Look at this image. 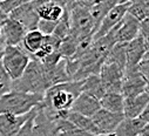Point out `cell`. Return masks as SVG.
I'll return each mask as SVG.
<instances>
[{
    "instance_id": "obj_24",
    "label": "cell",
    "mask_w": 149,
    "mask_h": 136,
    "mask_svg": "<svg viewBox=\"0 0 149 136\" xmlns=\"http://www.w3.org/2000/svg\"><path fill=\"white\" fill-rule=\"evenodd\" d=\"M115 5H116L115 0H95L94 1L92 7L89 8V12H91V15H92L95 25H96V29H97L101 20L103 19V17Z\"/></svg>"
},
{
    "instance_id": "obj_13",
    "label": "cell",
    "mask_w": 149,
    "mask_h": 136,
    "mask_svg": "<svg viewBox=\"0 0 149 136\" xmlns=\"http://www.w3.org/2000/svg\"><path fill=\"white\" fill-rule=\"evenodd\" d=\"M1 35L6 46H20L26 34V29L15 20L6 17V19L0 24Z\"/></svg>"
},
{
    "instance_id": "obj_16",
    "label": "cell",
    "mask_w": 149,
    "mask_h": 136,
    "mask_svg": "<svg viewBox=\"0 0 149 136\" xmlns=\"http://www.w3.org/2000/svg\"><path fill=\"white\" fill-rule=\"evenodd\" d=\"M149 103V94L143 93L137 96L123 99V112L122 115L125 119H136L141 113L148 107Z\"/></svg>"
},
{
    "instance_id": "obj_8",
    "label": "cell",
    "mask_w": 149,
    "mask_h": 136,
    "mask_svg": "<svg viewBox=\"0 0 149 136\" xmlns=\"http://www.w3.org/2000/svg\"><path fill=\"white\" fill-rule=\"evenodd\" d=\"M33 136H56L59 134L58 120L49 116L41 106L36 107L33 126H32Z\"/></svg>"
},
{
    "instance_id": "obj_2",
    "label": "cell",
    "mask_w": 149,
    "mask_h": 136,
    "mask_svg": "<svg viewBox=\"0 0 149 136\" xmlns=\"http://www.w3.org/2000/svg\"><path fill=\"white\" fill-rule=\"evenodd\" d=\"M48 89L45 68L42 63L38 60L31 58L29 63L27 65L22 75L12 82V90L44 95Z\"/></svg>"
},
{
    "instance_id": "obj_17",
    "label": "cell",
    "mask_w": 149,
    "mask_h": 136,
    "mask_svg": "<svg viewBox=\"0 0 149 136\" xmlns=\"http://www.w3.org/2000/svg\"><path fill=\"white\" fill-rule=\"evenodd\" d=\"M147 128H149V122L143 121L140 117L136 119H125L114 130V136H139Z\"/></svg>"
},
{
    "instance_id": "obj_10",
    "label": "cell",
    "mask_w": 149,
    "mask_h": 136,
    "mask_svg": "<svg viewBox=\"0 0 149 136\" xmlns=\"http://www.w3.org/2000/svg\"><path fill=\"white\" fill-rule=\"evenodd\" d=\"M127 7H128V3L121 4V5H115L113 8H111L101 20L96 32L93 35V41L104 37L108 32H110L123 19V17L127 14Z\"/></svg>"
},
{
    "instance_id": "obj_6",
    "label": "cell",
    "mask_w": 149,
    "mask_h": 136,
    "mask_svg": "<svg viewBox=\"0 0 149 136\" xmlns=\"http://www.w3.org/2000/svg\"><path fill=\"white\" fill-rule=\"evenodd\" d=\"M100 80L104 88L106 93H120L121 94V86L122 80L125 76V69L119 67L115 63H110L103 61L100 73Z\"/></svg>"
},
{
    "instance_id": "obj_32",
    "label": "cell",
    "mask_w": 149,
    "mask_h": 136,
    "mask_svg": "<svg viewBox=\"0 0 149 136\" xmlns=\"http://www.w3.org/2000/svg\"><path fill=\"white\" fill-rule=\"evenodd\" d=\"M129 1V0H115L116 5H121V4H127Z\"/></svg>"
},
{
    "instance_id": "obj_33",
    "label": "cell",
    "mask_w": 149,
    "mask_h": 136,
    "mask_svg": "<svg viewBox=\"0 0 149 136\" xmlns=\"http://www.w3.org/2000/svg\"><path fill=\"white\" fill-rule=\"evenodd\" d=\"M93 136H114L113 134H97V135H93Z\"/></svg>"
},
{
    "instance_id": "obj_37",
    "label": "cell",
    "mask_w": 149,
    "mask_h": 136,
    "mask_svg": "<svg viewBox=\"0 0 149 136\" xmlns=\"http://www.w3.org/2000/svg\"><path fill=\"white\" fill-rule=\"evenodd\" d=\"M0 1H3V0H0Z\"/></svg>"
},
{
    "instance_id": "obj_11",
    "label": "cell",
    "mask_w": 149,
    "mask_h": 136,
    "mask_svg": "<svg viewBox=\"0 0 149 136\" xmlns=\"http://www.w3.org/2000/svg\"><path fill=\"white\" fill-rule=\"evenodd\" d=\"M126 51V71L134 69L142 58L148 54V40L143 39L141 35L134 38L132 41L125 44Z\"/></svg>"
},
{
    "instance_id": "obj_22",
    "label": "cell",
    "mask_w": 149,
    "mask_h": 136,
    "mask_svg": "<svg viewBox=\"0 0 149 136\" xmlns=\"http://www.w3.org/2000/svg\"><path fill=\"white\" fill-rule=\"evenodd\" d=\"M81 93L91 95L100 101V99L104 95V88L100 80L99 75H91L86 79L81 80Z\"/></svg>"
},
{
    "instance_id": "obj_12",
    "label": "cell",
    "mask_w": 149,
    "mask_h": 136,
    "mask_svg": "<svg viewBox=\"0 0 149 136\" xmlns=\"http://www.w3.org/2000/svg\"><path fill=\"white\" fill-rule=\"evenodd\" d=\"M91 119L96 127L99 134H113L116 127L123 120V115L110 113L100 108Z\"/></svg>"
},
{
    "instance_id": "obj_18",
    "label": "cell",
    "mask_w": 149,
    "mask_h": 136,
    "mask_svg": "<svg viewBox=\"0 0 149 136\" xmlns=\"http://www.w3.org/2000/svg\"><path fill=\"white\" fill-rule=\"evenodd\" d=\"M32 112L25 115L15 116L10 114H0V136H15L22 124L31 116Z\"/></svg>"
},
{
    "instance_id": "obj_19",
    "label": "cell",
    "mask_w": 149,
    "mask_h": 136,
    "mask_svg": "<svg viewBox=\"0 0 149 136\" xmlns=\"http://www.w3.org/2000/svg\"><path fill=\"white\" fill-rule=\"evenodd\" d=\"M100 109V102L97 99L81 93L74 101V103L70 108L72 112L78 113L80 115L92 117L97 110Z\"/></svg>"
},
{
    "instance_id": "obj_25",
    "label": "cell",
    "mask_w": 149,
    "mask_h": 136,
    "mask_svg": "<svg viewBox=\"0 0 149 136\" xmlns=\"http://www.w3.org/2000/svg\"><path fill=\"white\" fill-rule=\"evenodd\" d=\"M127 14L132 15L139 22L148 19L149 15V0H129Z\"/></svg>"
},
{
    "instance_id": "obj_15",
    "label": "cell",
    "mask_w": 149,
    "mask_h": 136,
    "mask_svg": "<svg viewBox=\"0 0 149 136\" xmlns=\"http://www.w3.org/2000/svg\"><path fill=\"white\" fill-rule=\"evenodd\" d=\"M33 1L35 4L36 14L39 17V20L58 22L66 10L60 5L53 3L52 0H33Z\"/></svg>"
},
{
    "instance_id": "obj_23",
    "label": "cell",
    "mask_w": 149,
    "mask_h": 136,
    "mask_svg": "<svg viewBox=\"0 0 149 136\" xmlns=\"http://www.w3.org/2000/svg\"><path fill=\"white\" fill-rule=\"evenodd\" d=\"M67 121H69L74 127H77L91 135H97L99 131L96 129V127L94 126L93 121L91 117H87V116H84V115H80L78 113H74L72 110L68 112V114L66 115L65 117Z\"/></svg>"
},
{
    "instance_id": "obj_29",
    "label": "cell",
    "mask_w": 149,
    "mask_h": 136,
    "mask_svg": "<svg viewBox=\"0 0 149 136\" xmlns=\"http://www.w3.org/2000/svg\"><path fill=\"white\" fill-rule=\"evenodd\" d=\"M58 22H54V21H46V20H39L38 22V27H36V29H38L39 32H41L44 35H51V34L53 33L55 26H56Z\"/></svg>"
},
{
    "instance_id": "obj_36",
    "label": "cell",
    "mask_w": 149,
    "mask_h": 136,
    "mask_svg": "<svg viewBox=\"0 0 149 136\" xmlns=\"http://www.w3.org/2000/svg\"><path fill=\"white\" fill-rule=\"evenodd\" d=\"M1 56H3V53H0V61H1Z\"/></svg>"
},
{
    "instance_id": "obj_26",
    "label": "cell",
    "mask_w": 149,
    "mask_h": 136,
    "mask_svg": "<svg viewBox=\"0 0 149 136\" xmlns=\"http://www.w3.org/2000/svg\"><path fill=\"white\" fill-rule=\"evenodd\" d=\"M106 62L115 63L119 67L123 68L126 71V51H125V44H115L111 49L108 52L106 59Z\"/></svg>"
},
{
    "instance_id": "obj_35",
    "label": "cell",
    "mask_w": 149,
    "mask_h": 136,
    "mask_svg": "<svg viewBox=\"0 0 149 136\" xmlns=\"http://www.w3.org/2000/svg\"><path fill=\"white\" fill-rule=\"evenodd\" d=\"M0 39H1V27H0Z\"/></svg>"
},
{
    "instance_id": "obj_14",
    "label": "cell",
    "mask_w": 149,
    "mask_h": 136,
    "mask_svg": "<svg viewBox=\"0 0 149 136\" xmlns=\"http://www.w3.org/2000/svg\"><path fill=\"white\" fill-rule=\"evenodd\" d=\"M140 22L132 15L126 14L123 19L114 27V34L116 44H127L132 41L139 34Z\"/></svg>"
},
{
    "instance_id": "obj_5",
    "label": "cell",
    "mask_w": 149,
    "mask_h": 136,
    "mask_svg": "<svg viewBox=\"0 0 149 136\" xmlns=\"http://www.w3.org/2000/svg\"><path fill=\"white\" fill-rule=\"evenodd\" d=\"M29 61L31 55H28L20 46H6L0 62L11 80L15 81L22 75Z\"/></svg>"
},
{
    "instance_id": "obj_1",
    "label": "cell",
    "mask_w": 149,
    "mask_h": 136,
    "mask_svg": "<svg viewBox=\"0 0 149 136\" xmlns=\"http://www.w3.org/2000/svg\"><path fill=\"white\" fill-rule=\"evenodd\" d=\"M81 94V81H68L55 85L46 90L42 103L44 110L53 119H65L75 99Z\"/></svg>"
},
{
    "instance_id": "obj_31",
    "label": "cell",
    "mask_w": 149,
    "mask_h": 136,
    "mask_svg": "<svg viewBox=\"0 0 149 136\" xmlns=\"http://www.w3.org/2000/svg\"><path fill=\"white\" fill-rule=\"evenodd\" d=\"M6 17H7V15H6V14H4V12H3L1 10H0V24H1V22L6 19Z\"/></svg>"
},
{
    "instance_id": "obj_7",
    "label": "cell",
    "mask_w": 149,
    "mask_h": 136,
    "mask_svg": "<svg viewBox=\"0 0 149 136\" xmlns=\"http://www.w3.org/2000/svg\"><path fill=\"white\" fill-rule=\"evenodd\" d=\"M148 92V79L135 69L125 71L121 86V95L123 99L137 96Z\"/></svg>"
},
{
    "instance_id": "obj_27",
    "label": "cell",
    "mask_w": 149,
    "mask_h": 136,
    "mask_svg": "<svg viewBox=\"0 0 149 136\" xmlns=\"http://www.w3.org/2000/svg\"><path fill=\"white\" fill-rule=\"evenodd\" d=\"M12 82L13 81L5 72L4 67L1 66V62H0V97L12 90Z\"/></svg>"
},
{
    "instance_id": "obj_28",
    "label": "cell",
    "mask_w": 149,
    "mask_h": 136,
    "mask_svg": "<svg viewBox=\"0 0 149 136\" xmlns=\"http://www.w3.org/2000/svg\"><path fill=\"white\" fill-rule=\"evenodd\" d=\"M35 109L34 108L32 110V114L31 116L27 119V121L22 124V127L19 129V131L15 134V136H33V131H32V126H33V117H34V113H35Z\"/></svg>"
},
{
    "instance_id": "obj_3",
    "label": "cell",
    "mask_w": 149,
    "mask_h": 136,
    "mask_svg": "<svg viewBox=\"0 0 149 136\" xmlns=\"http://www.w3.org/2000/svg\"><path fill=\"white\" fill-rule=\"evenodd\" d=\"M44 95L11 90L0 97V114L25 115L42 103Z\"/></svg>"
},
{
    "instance_id": "obj_9",
    "label": "cell",
    "mask_w": 149,
    "mask_h": 136,
    "mask_svg": "<svg viewBox=\"0 0 149 136\" xmlns=\"http://www.w3.org/2000/svg\"><path fill=\"white\" fill-rule=\"evenodd\" d=\"M7 17L18 21L26 31H33V29H36V27H38L39 17L36 14L34 1L18 6Z\"/></svg>"
},
{
    "instance_id": "obj_20",
    "label": "cell",
    "mask_w": 149,
    "mask_h": 136,
    "mask_svg": "<svg viewBox=\"0 0 149 136\" xmlns=\"http://www.w3.org/2000/svg\"><path fill=\"white\" fill-rule=\"evenodd\" d=\"M45 35L39 32L38 29H33V31H27L25 37L21 41L20 47L31 56H33L36 52H38L44 42Z\"/></svg>"
},
{
    "instance_id": "obj_30",
    "label": "cell",
    "mask_w": 149,
    "mask_h": 136,
    "mask_svg": "<svg viewBox=\"0 0 149 136\" xmlns=\"http://www.w3.org/2000/svg\"><path fill=\"white\" fill-rule=\"evenodd\" d=\"M139 35H141L143 39L148 40V38H149V19H146V20L140 21Z\"/></svg>"
},
{
    "instance_id": "obj_34",
    "label": "cell",
    "mask_w": 149,
    "mask_h": 136,
    "mask_svg": "<svg viewBox=\"0 0 149 136\" xmlns=\"http://www.w3.org/2000/svg\"><path fill=\"white\" fill-rule=\"evenodd\" d=\"M56 136H68L66 133H63V131H59V134L56 135Z\"/></svg>"
},
{
    "instance_id": "obj_4",
    "label": "cell",
    "mask_w": 149,
    "mask_h": 136,
    "mask_svg": "<svg viewBox=\"0 0 149 136\" xmlns=\"http://www.w3.org/2000/svg\"><path fill=\"white\" fill-rule=\"evenodd\" d=\"M69 34L79 39L94 35L96 25L91 15L89 8L74 3L69 8Z\"/></svg>"
},
{
    "instance_id": "obj_21",
    "label": "cell",
    "mask_w": 149,
    "mask_h": 136,
    "mask_svg": "<svg viewBox=\"0 0 149 136\" xmlns=\"http://www.w3.org/2000/svg\"><path fill=\"white\" fill-rule=\"evenodd\" d=\"M100 108L110 113L122 114L123 112V96L120 93H104L100 99Z\"/></svg>"
}]
</instances>
